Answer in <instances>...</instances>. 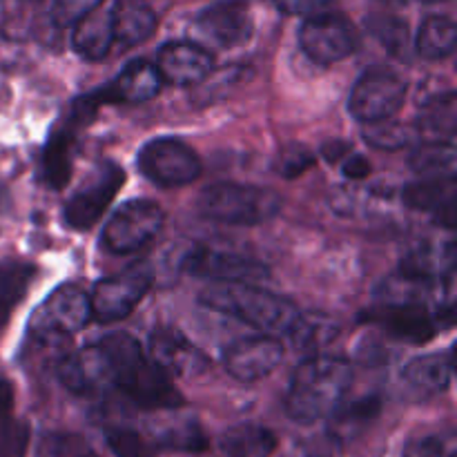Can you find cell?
Listing matches in <instances>:
<instances>
[{"mask_svg":"<svg viewBox=\"0 0 457 457\" xmlns=\"http://www.w3.org/2000/svg\"><path fill=\"white\" fill-rule=\"evenodd\" d=\"M150 357L170 378H192L204 373L208 357L174 326H159L150 333Z\"/></svg>","mask_w":457,"mask_h":457,"instance_id":"obj_16","label":"cell"},{"mask_svg":"<svg viewBox=\"0 0 457 457\" xmlns=\"http://www.w3.org/2000/svg\"><path fill=\"white\" fill-rule=\"evenodd\" d=\"M34 277L36 268L31 263L0 262V330L7 326L12 312L25 299Z\"/></svg>","mask_w":457,"mask_h":457,"instance_id":"obj_30","label":"cell"},{"mask_svg":"<svg viewBox=\"0 0 457 457\" xmlns=\"http://www.w3.org/2000/svg\"><path fill=\"white\" fill-rule=\"evenodd\" d=\"M353 152V145L348 141H344V138H330V141H326L324 145H321V156H324L328 163H342L344 156L351 154Z\"/></svg>","mask_w":457,"mask_h":457,"instance_id":"obj_44","label":"cell"},{"mask_svg":"<svg viewBox=\"0 0 457 457\" xmlns=\"http://www.w3.org/2000/svg\"><path fill=\"white\" fill-rule=\"evenodd\" d=\"M199 302L272 337H288L302 315L293 302L257 284H212L201 293Z\"/></svg>","mask_w":457,"mask_h":457,"instance_id":"obj_3","label":"cell"},{"mask_svg":"<svg viewBox=\"0 0 457 457\" xmlns=\"http://www.w3.org/2000/svg\"><path fill=\"white\" fill-rule=\"evenodd\" d=\"M125 183L123 170L116 163H101L96 172L65 201L62 219L71 230H89L105 214L110 204L114 201L116 192Z\"/></svg>","mask_w":457,"mask_h":457,"instance_id":"obj_12","label":"cell"},{"mask_svg":"<svg viewBox=\"0 0 457 457\" xmlns=\"http://www.w3.org/2000/svg\"><path fill=\"white\" fill-rule=\"evenodd\" d=\"M388 3H404V0H388Z\"/></svg>","mask_w":457,"mask_h":457,"instance_id":"obj_46","label":"cell"},{"mask_svg":"<svg viewBox=\"0 0 457 457\" xmlns=\"http://www.w3.org/2000/svg\"><path fill=\"white\" fill-rule=\"evenodd\" d=\"M154 65L163 83L187 87V85H199L208 79L214 67V58L204 45L174 40L159 49Z\"/></svg>","mask_w":457,"mask_h":457,"instance_id":"obj_17","label":"cell"},{"mask_svg":"<svg viewBox=\"0 0 457 457\" xmlns=\"http://www.w3.org/2000/svg\"><path fill=\"white\" fill-rule=\"evenodd\" d=\"M342 172L344 177L351 179V181H361V179H369L370 172H373V165L366 156L357 154V152H351V154L344 156L342 161Z\"/></svg>","mask_w":457,"mask_h":457,"instance_id":"obj_42","label":"cell"},{"mask_svg":"<svg viewBox=\"0 0 457 457\" xmlns=\"http://www.w3.org/2000/svg\"><path fill=\"white\" fill-rule=\"evenodd\" d=\"M107 446L119 457H152L156 453V446L147 433L128 424H110L105 427Z\"/></svg>","mask_w":457,"mask_h":457,"instance_id":"obj_37","label":"cell"},{"mask_svg":"<svg viewBox=\"0 0 457 457\" xmlns=\"http://www.w3.org/2000/svg\"><path fill=\"white\" fill-rule=\"evenodd\" d=\"M254 31L248 0H219L196 16L195 34L219 49H235L248 43Z\"/></svg>","mask_w":457,"mask_h":457,"instance_id":"obj_14","label":"cell"},{"mask_svg":"<svg viewBox=\"0 0 457 457\" xmlns=\"http://www.w3.org/2000/svg\"><path fill=\"white\" fill-rule=\"evenodd\" d=\"M457 43V27L453 18L433 13L427 16L420 25L418 38H415V49L420 56L428 61H440L453 54Z\"/></svg>","mask_w":457,"mask_h":457,"instance_id":"obj_29","label":"cell"},{"mask_svg":"<svg viewBox=\"0 0 457 457\" xmlns=\"http://www.w3.org/2000/svg\"><path fill=\"white\" fill-rule=\"evenodd\" d=\"M98 344L110 361L112 384L132 404L145 411L181 409L186 400L174 388L172 378L159 364L147 360L137 339L128 333H110Z\"/></svg>","mask_w":457,"mask_h":457,"instance_id":"obj_1","label":"cell"},{"mask_svg":"<svg viewBox=\"0 0 457 457\" xmlns=\"http://www.w3.org/2000/svg\"><path fill=\"white\" fill-rule=\"evenodd\" d=\"M138 170L159 187H181L201 174V159L181 138L161 137L145 143L137 156Z\"/></svg>","mask_w":457,"mask_h":457,"instance_id":"obj_7","label":"cell"},{"mask_svg":"<svg viewBox=\"0 0 457 457\" xmlns=\"http://www.w3.org/2000/svg\"><path fill=\"white\" fill-rule=\"evenodd\" d=\"M406 98V80L388 67L364 71L348 96V112L360 123H375L395 116Z\"/></svg>","mask_w":457,"mask_h":457,"instance_id":"obj_8","label":"cell"},{"mask_svg":"<svg viewBox=\"0 0 457 457\" xmlns=\"http://www.w3.org/2000/svg\"><path fill=\"white\" fill-rule=\"evenodd\" d=\"M58 379L74 395H96L112 384L110 361L103 353L101 344L85 346L83 351L71 353L58 364Z\"/></svg>","mask_w":457,"mask_h":457,"instance_id":"obj_18","label":"cell"},{"mask_svg":"<svg viewBox=\"0 0 457 457\" xmlns=\"http://www.w3.org/2000/svg\"><path fill=\"white\" fill-rule=\"evenodd\" d=\"M0 199H3V187H0Z\"/></svg>","mask_w":457,"mask_h":457,"instance_id":"obj_47","label":"cell"},{"mask_svg":"<svg viewBox=\"0 0 457 457\" xmlns=\"http://www.w3.org/2000/svg\"><path fill=\"white\" fill-rule=\"evenodd\" d=\"M422 3H442V0H422Z\"/></svg>","mask_w":457,"mask_h":457,"instance_id":"obj_45","label":"cell"},{"mask_svg":"<svg viewBox=\"0 0 457 457\" xmlns=\"http://www.w3.org/2000/svg\"><path fill=\"white\" fill-rule=\"evenodd\" d=\"M183 272L212 284H259L268 279L270 270L266 263L245 254L228 253V250L195 248L183 257Z\"/></svg>","mask_w":457,"mask_h":457,"instance_id":"obj_13","label":"cell"},{"mask_svg":"<svg viewBox=\"0 0 457 457\" xmlns=\"http://www.w3.org/2000/svg\"><path fill=\"white\" fill-rule=\"evenodd\" d=\"M36 457H98V453L79 433L56 431L40 440Z\"/></svg>","mask_w":457,"mask_h":457,"instance_id":"obj_38","label":"cell"},{"mask_svg":"<svg viewBox=\"0 0 457 457\" xmlns=\"http://www.w3.org/2000/svg\"><path fill=\"white\" fill-rule=\"evenodd\" d=\"M201 217L226 226H259L279 214L281 199L268 187L221 181L205 187L196 201Z\"/></svg>","mask_w":457,"mask_h":457,"instance_id":"obj_4","label":"cell"},{"mask_svg":"<svg viewBox=\"0 0 457 457\" xmlns=\"http://www.w3.org/2000/svg\"><path fill=\"white\" fill-rule=\"evenodd\" d=\"M333 0H275L277 7L284 13H290V16H297V13H312L317 9L326 7Z\"/></svg>","mask_w":457,"mask_h":457,"instance_id":"obj_43","label":"cell"},{"mask_svg":"<svg viewBox=\"0 0 457 457\" xmlns=\"http://www.w3.org/2000/svg\"><path fill=\"white\" fill-rule=\"evenodd\" d=\"M411 168L424 177H453L457 165L455 141H427L411 154Z\"/></svg>","mask_w":457,"mask_h":457,"instance_id":"obj_33","label":"cell"},{"mask_svg":"<svg viewBox=\"0 0 457 457\" xmlns=\"http://www.w3.org/2000/svg\"><path fill=\"white\" fill-rule=\"evenodd\" d=\"M147 436L154 442L156 451H181V453H201L208 449V437L195 418H181L163 422L161 427L152 428Z\"/></svg>","mask_w":457,"mask_h":457,"instance_id":"obj_27","label":"cell"},{"mask_svg":"<svg viewBox=\"0 0 457 457\" xmlns=\"http://www.w3.org/2000/svg\"><path fill=\"white\" fill-rule=\"evenodd\" d=\"M457 263V245L453 239H428L411 248L400 262V275L415 281L453 279Z\"/></svg>","mask_w":457,"mask_h":457,"instance_id":"obj_19","label":"cell"},{"mask_svg":"<svg viewBox=\"0 0 457 457\" xmlns=\"http://www.w3.org/2000/svg\"><path fill=\"white\" fill-rule=\"evenodd\" d=\"M457 125V98L453 89L427 98L420 105L415 129L428 141H453Z\"/></svg>","mask_w":457,"mask_h":457,"instance_id":"obj_25","label":"cell"},{"mask_svg":"<svg viewBox=\"0 0 457 457\" xmlns=\"http://www.w3.org/2000/svg\"><path fill=\"white\" fill-rule=\"evenodd\" d=\"M161 85L163 80L154 62L138 58L128 62L120 74L98 92L103 103H145L161 92Z\"/></svg>","mask_w":457,"mask_h":457,"instance_id":"obj_20","label":"cell"},{"mask_svg":"<svg viewBox=\"0 0 457 457\" xmlns=\"http://www.w3.org/2000/svg\"><path fill=\"white\" fill-rule=\"evenodd\" d=\"M453 302L428 306L427 302H382L366 311L361 321L379 326L391 337L402 339L406 344H427L431 342L437 328H446L453 324Z\"/></svg>","mask_w":457,"mask_h":457,"instance_id":"obj_5","label":"cell"},{"mask_svg":"<svg viewBox=\"0 0 457 457\" xmlns=\"http://www.w3.org/2000/svg\"><path fill=\"white\" fill-rule=\"evenodd\" d=\"M404 457H455V453L446 449L440 437H420L406 446Z\"/></svg>","mask_w":457,"mask_h":457,"instance_id":"obj_41","label":"cell"},{"mask_svg":"<svg viewBox=\"0 0 457 457\" xmlns=\"http://www.w3.org/2000/svg\"><path fill=\"white\" fill-rule=\"evenodd\" d=\"M103 0H52L49 4V13H52V21L56 25L67 27L74 25L76 21L89 13L92 9H96Z\"/></svg>","mask_w":457,"mask_h":457,"instance_id":"obj_40","label":"cell"},{"mask_svg":"<svg viewBox=\"0 0 457 457\" xmlns=\"http://www.w3.org/2000/svg\"><path fill=\"white\" fill-rule=\"evenodd\" d=\"M364 141L369 143L375 150L384 152H395L409 147L415 138L420 137L415 125L411 123H400V120H375V123H366L364 132H361Z\"/></svg>","mask_w":457,"mask_h":457,"instance_id":"obj_36","label":"cell"},{"mask_svg":"<svg viewBox=\"0 0 457 457\" xmlns=\"http://www.w3.org/2000/svg\"><path fill=\"white\" fill-rule=\"evenodd\" d=\"M288 337L293 339L295 348H302V351L315 355L317 351L328 346L337 337V324L324 315H299Z\"/></svg>","mask_w":457,"mask_h":457,"instance_id":"obj_35","label":"cell"},{"mask_svg":"<svg viewBox=\"0 0 457 457\" xmlns=\"http://www.w3.org/2000/svg\"><path fill=\"white\" fill-rule=\"evenodd\" d=\"M382 413V400L375 395L360 397L353 402H342L328 415V433L335 442H353L360 437Z\"/></svg>","mask_w":457,"mask_h":457,"instance_id":"obj_24","label":"cell"},{"mask_svg":"<svg viewBox=\"0 0 457 457\" xmlns=\"http://www.w3.org/2000/svg\"><path fill=\"white\" fill-rule=\"evenodd\" d=\"M353 384V366L344 357L315 353L295 369L284 409L293 422L315 424L328 418Z\"/></svg>","mask_w":457,"mask_h":457,"instance_id":"obj_2","label":"cell"},{"mask_svg":"<svg viewBox=\"0 0 457 457\" xmlns=\"http://www.w3.org/2000/svg\"><path fill=\"white\" fill-rule=\"evenodd\" d=\"M80 125L71 116L62 119V123L49 134L47 145L43 150V174L45 181L61 190L70 183L71 170H74V154H76V134Z\"/></svg>","mask_w":457,"mask_h":457,"instance_id":"obj_21","label":"cell"},{"mask_svg":"<svg viewBox=\"0 0 457 457\" xmlns=\"http://www.w3.org/2000/svg\"><path fill=\"white\" fill-rule=\"evenodd\" d=\"M110 12L119 49L137 47L154 34L156 13L145 0H116Z\"/></svg>","mask_w":457,"mask_h":457,"instance_id":"obj_22","label":"cell"},{"mask_svg":"<svg viewBox=\"0 0 457 457\" xmlns=\"http://www.w3.org/2000/svg\"><path fill=\"white\" fill-rule=\"evenodd\" d=\"M163 226V210L150 199H132L120 205L103 228V245L114 254H132L150 244Z\"/></svg>","mask_w":457,"mask_h":457,"instance_id":"obj_9","label":"cell"},{"mask_svg":"<svg viewBox=\"0 0 457 457\" xmlns=\"http://www.w3.org/2000/svg\"><path fill=\"white\" fill-rule=\"evenodd\" d=\"M92 317L89 297L74 284H62L45 299L31 320L29 335L43 346H58L83 330Z\"/></svg>","mask_w":457,"mask_h":457,"instance_id":"obj_6","label":"cell"},{"mask_svg":"<svg viewBox=\"0 0 457 457\" xmlns=\"http://www.w3.org/2000/svg\"><path fill=\"white\" fill-rule=\"evenodd\" d=\"M411 386L427 393H442L453 379V353H433V355L413 357L402 370Z\"/></svg>","mask_w":457,"mask_h":457,"instance_id":"obj_26","label":"cell"},{"mask_svg":"<svg viewBox=\"0 0 457 457\" xmlns=\"http://www.w3.org/2000/svg\"><path fill=\"white\" fill-rule=\"evenodd\" d=\"M219 445L226 457H266L275 451L277 437L259 424H237L223 433Z\"/></svg>","mask_w":457,"mask_h":457,"instance_id":"obj_28","label":"cell"},{"mask_svg":"<svg viewBox=\"0 0 457 457\" xmlns=\"http://www.w3.org/2000/svg\"><path fill=\"white\" fill-rule=\"evenodd\" d=\"M366 29L388 54L402 58V61L409 58L411 36L406 21L397 16H388V13H373V16L366 18Z\"/></svg>","mask_w":457,"mask_h":457,"instance_id":"obj_34","label":"cell"},{"mask_svg":"<svg viewBox=\"0 0 457 457\" xmlns=\"http://www.w3.org/2000/svg\"><path fill=\"white\" fill-rule=\"evenodd\" d=\"M152 281H154V275L147 263H138L119 275L101 279L94 286V293L89 297L92 317H96L103 324L125 320L152 288Z\"/></svg>","mask_w":457,"mask_h":457,"instance_id":"obj_11","label":"cell"},{"mask_svg":"<svg viewBox=\"0 0 457 457\" xmlns=\"http://www.w3.org/2000/svg\"><path fill=\"white\" fill-rule=\"evenodd\" d=\"M284 360V346L272 335H254L232 342L223 351V366L237 382H259Z\"/></svg>","mask_w":457,"mask_h":457,"instance_id":"obj_15","label":"cell"},{"mask_svg":"<svg viewBox=\"0 0 457 457\" xmlns=\"http://www.w3.org/2000/svg\"><path fill=\"white\" fill-rule=\"evenodd\" d=\"M71 45L85 61H103L114 47V27H112L110 9H101L98 4L80 21H76Z\"/></svg>","mask_w":457,"mask_h":457,"instance_id":"obj_23","label":"cell"},{"mask_svg":"<svg viewBox=\"0 0 457 457\" xmlns=\"http://www.w3.org/2000/svg\"><path fill=\"white\" fill-rule=\"evenodd\" d=\"M312 163H315V154H312L308 147L299 145V143H293V145L284 147V150L279 152L275 170L281 174V177L295 179L299 177V174L306 172Z\"/></svg>","mask_w":457,"mask_h":457,"instance_id":"obj_39","label":"cell"},{"mask_svg":"<svg viewBox=\"0 0 457 457\" xmlns=\"http://www.w3.org/2000/svg\"><path fill=\"white\" fill-rule=\"evenodd\" d=\"M402 201L411 210L437 212L446 204L455 201V174L453 177H428L424 181L409 183L402 190Z\"/></svg>","mask_w":457,"mask_h":457,"instance_id":"obj_32","label":"cell"},{"mask_svg":"<svg viewBox=\"0 0 457 457\" xmlns=\"http://www.w3.org/2000/svg\"><path fill=\"white\" fill-rule=\"evenodd\" d=\"M299 45L312 62L333 65L357 52L360 31L344 13H315L303 21Z\"/></svg>","mask_w":457,"mask_h":457,"instance_id":"obj_10","label":"cell"},{"mask_svg":"<svg viewBox=\"0 0 457 457\" xmlns=\"http://www.w3.org/2000/svg\"><path fill=\"white\" fill-rule=\"evenodd\" d=\"M29 428L13 415L12 384L0 379V457H25Z\"/></svg>","mask_w":457,"mask_h":457,"instance_id":"obj_31","label":"cell"}]
</instances>
